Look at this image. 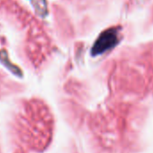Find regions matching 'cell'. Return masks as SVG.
<instances>
[{
	"label": "cell",
	"instance_id": "cell-1",
	"mask_svg": "<svg viewBox=\"0 0 153 153\" xmlns=\"http://www.w3.org/2000/svg\"><path fill=\"white\" fill-rule=\"evenodd\" d=\"M118 42V31L115 29H110L105 32L96 43L94 51L96 53H102L108 49L114 47Z\"/></svg>",
	"mask_w": 153,
	"mask_h": 153
}]
</instances>
